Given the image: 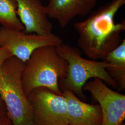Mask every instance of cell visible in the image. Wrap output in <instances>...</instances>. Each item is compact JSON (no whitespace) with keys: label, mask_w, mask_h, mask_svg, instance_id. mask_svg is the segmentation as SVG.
<instances>
[{"label":"cell","mask_w":125,"mask_h":125,"mask_svg":"<svg viewBox=\"0 0 125 125\" xmlns=\"http://www.w3.org/2000/svg\"><path fill=\"white\" fill-rule=\"evenodd\" d=\"M125 4V0H111L85 20L74 23L78 47L88 58L103 60L121 44L125 21L115 23V16Z\"/></svg>","instance_id":"cell-1"},{"label":"cell","mask_w":125,"mask_h":125,"mask_svg":"<svg viewBox=\"0 0 125 125\" xmlns=\"http://www.w3.org/2000/svg\"><path fill=\"white\" fill-rule=\"evenodd\" d=\"M68 63L58 54L55 46L46 45L35 50L25 62L22 84L26 96L33 89L45 87L62 95L59 82L67 75Z\"/></svg>","instance_id":"cell-2"},{"label":"cell","mask_w":125,"mask_h":125,"mask_svg":"<svg viewBox=\"0 0 125 125\" xmlns=\"http://www.w3.org/2000/svg\"><path fill=\"white\" fill-rule=\"evenodd\" d=\"M25 62L12 56L0 65V97L12 125H33L30 104L22 84Z\"/></svg>","instance_id":"cell-3"},{"label":"cell","mask_w":125,"mask_h":125,"mask_svg":"<svg viewBox=\"0 0 125 125\" xmlns=\"http://www.w3.org/2000/svg\"><path fill=\"white\" fill-rule=\"evenodd\" d=\"M55 47L57 53L68 63L67 75L59 80L62 89H68L80 98L87 99L83 89L91 78H99L112 88L118 89L116 82L106 71L110 65L105 61L83 58L80 50L63 43Z\"/></svg>","instance_id":"cell-4"},{"label":"cell","mask_w":125,"mask_h":125,"mask_svg":"<svg viewBox=\"0 0 125 125\" xmlns=\"http://www.w3.org/2000/svg\"><path fill=\"white\" fill-rule=\"evenodd\" d=\"M36 125H69L67 103L63 95L45 87L33 89L27 95Z\"/></svg>","instance_id":"cell-5"},{"label":"cell","mask_w":125,"mask_h":125,"mask_svg":"<svg viewBox=\"0 0 125 125\" xmlns=\"http://www.w3.org/2000/svg\"><path fill=\"white\" fill-rule=\"evenodd\" d=\"M62 43L61 38L53 33L40 35L4 27L0 28V46L8 50L12 56L24 62H27L37 49L46 45L56 46Z\"/></svg>","instance_id":"cell-6"},{"label":"cell","mask_w":125,"mask_h":125,"mask_svg":"<svg viewBox=\"0 0 125 125\" xmlns=\"http://www.w3.org/2000/svg\"><path fill=\"white\" fill-rule=\"evenodd\" d=\"M83 90L90 93L98 103L103 114L102 125H121L125 119V95L109 88L99 78L87 82Z\"/></svg>","instance_id":"cell-7"},{"label":"cell","mask_w":125,"mask_h":125,"mask_svg":"<svg viewBox=\"0 0 125 125\" xmlns=\"http://www.w3.org/2000/svg\"><path fill=\"white\" fill-rule=\"evenodd\" d=\"M17 13L26 33L48 35L52 33L53 25L40 0H16Z\"/></svg>","instance_id":"cell-8"},{"label":"cell","mask_w":125,"mask_h":125,"mask_svg":"<svg viewBox=\"0 0 125 125\" xmlns=\"http://www.w3.org/2000/svg\"><path fill=\"white\" fill-rule=\"evenodd\" d=\"M97 0H49L45 9L48 17L65 27L77 16H84L94 8Z\"/></svg>","instance_id":"cell-9"},{"label":"cell","mask_w":125,"mask_h":125,"mask_svg":"<svg viewBox=\"0 0 125 125\" xmlns=\"http://www.w3.org/2000/svg\"><path fill=\"white\" fill-rule=\"evenodd\" d=\"M62 92L67 103L69 125H102L103 114L99 104L84 103L68 89H63Z\"/></svg>","instance_id":"cell-10"},{"label":"cell","mask_w":125,"mask_h":125,"mask_svg":"<svg viewBox=\"0 0 125 125\" xmlns=\"http://www.w3.org/2000/svg\"><path fill=\"white\" fill-rule=\"evenodd\" d=\"M110 65L106 71L116 82L119 90L125 89V40L103 59Z\"/></svg>","instance_id":"cell-11"},{"label":"cell","mask_w":125,"mask_h":125,"mask_svg":"<svg viewBox=\"0 0 125 125\" xmlns=\"http://www.w3.org/2000/svg\"><path fill=\"white\" fill-rule=\"evenodd\" d=\"M16 0H0V24L2 27L23 31L24 27L18 17Z\"/></svg>","instance_id":"cell-12"},{"label":"cell","mask_w":125,"mask_h":125,"mask_svg":"<svg viewBox=\"0 0 125 125\" xmlns=\"http://www.w3.org/2000/svg\"><path fill=\"white\" fill-rule=\"evenodd\" d=\"M12 56L11 53L8 50L0 46V65L6 59Z\"/></svg>","instance_id":"cell-13"},{"label":"cell","mask_w":125,"mask_h":125,"mask_svg":"<svg viewBox=\"0 0 125 125\" xmlns=\"http://www.w3.org/2000/svg\"><path fill=\"white\" fill-rule=\"evenodd\" d=\"M10 120L6 112L0 117V125H11Z\"/></svg>","instance_id":"cell-14"},{"label":"cell","mask_w":125,"mask_h":125,"mask_svg":"<svg viewBox=\"0 0 125 125\" xmlns=\"http://www.w3.org/2000/svg\"><path fill=\"white\" fill-rule=\"evenodd\" d=\"M4 105V103L0 97V117L2 116L5 112Z\"/></svg>","instance_id":"cell-15"},{"label":"cell","mask_w":125,"mask_h":125,"mask_svg":"<svg viewBox=\"0 0 125 125\" xmlns=\"http://www.w3.org/2000/svg\"><path fill=\"white\" fill-rule=\"evenodd\" d=\"M121 125H125V123H123V124H122Z\"/></svg>","instance_id":"cell-16"},{"label":"cell","mask_w":125,"mask_h":125,"mask_svg":"<svg viewBox=\"0 0 125 125\" xmlns=\"http://www.w3.org/2000/svg\"><path fill=\"white\" fill-rule=\"evenodd\" d=\"M33 125H35V124H33Z\"/></svg>","instance_id":"cell-17"},{"label":"cell","mask_w":125,"mask_h":125,"mask_svg":"<svg viewBox=\"0 0 125 125\" xmlns=\"http://www.w3.org/2000/svg\"></svg>","instance_id":"cell-18"}]
</instances>
